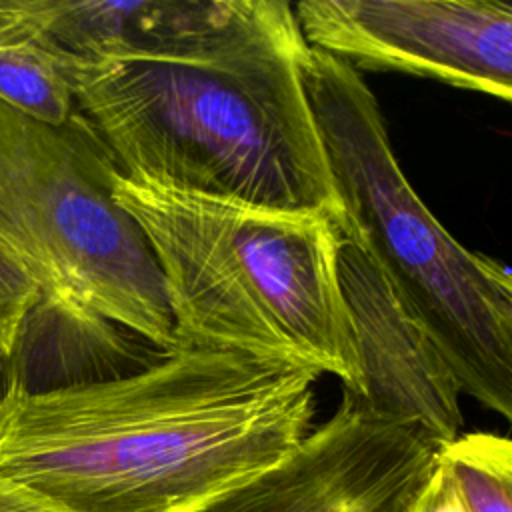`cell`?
Masks as SVG:
<instances>
[{
    "mask_svg": "<svg viewBox=\"0 0 512 512\" xmlns=\"http://www.w3.org/2000/svg\"><path fill=\"white\" fill-rule=\"evenodd\" d=\"M308 52L288 2L186 0L146 40L72 64L74 112L124 178L324 214L342 230Z\"/></svg>",
    "mask_w": 512,
    "mask_h": 512,
    "instance_id": "obj_1",
    "label": "cell"
},
{
    "mask_svg": "<svg viewBox=\"0 0 512 512\" xmlns=\"http://www.w3.org/2000/svg\"><path fill=\"white\" fill-rule=\"evenodd\" d=\"M312 368L178 344L132 374L0 394V478L60 512H210L310 432Z\"/></svg>",
    "mask_w": 512,
    "mask_h": 512,
    "instance_id": "obj_2",
    "label": "cell"
},
{
    "mask_svg": "<svg viewBox=\"0 0 512 512\" xmlns=\"http://www.w3.org/2000/svg\"><path fill=\"white\" fill-rule=\"evenodd\" d=\"M112 186L156 256L178 344L288 360L360 394V358L340 282L342 230L334 220L118 172Z\"/></svg>",
    "mask_w": 512,
    "mask_h": 512,
    "instance_id": "obj_3",
    "label": "cell"
},
{
    "mask_svg": "<svg viewBox=\"0 0 512 512\" xmlns=\"http://www.w3.org/2000/svg\"><path fill=\"white\" fill-rule=\"evenodd\" d=\"M304 84L344 210L342 232L378 264L442 354L460 392L510 420V270L466 250L420 200L358 70L310 48Z\"/></svg>",
    "mask_w": 512,
    "mask_h": 512,
    "instance_id": "obj_4",
    "label": "cell"
},
{
    "mask_svg": "<svg viewBox=\"0 0 512 512\" xmlns=\"http://www.w3.org/2000/svg\"><path fill=\"white\" fill-rule=\"evenodd\" d=\"M114 166L74 112L36 122L0 100V240L58 316L90 330L120 326L168 352L178 346L156 256L114 198Z\"/></svg>",
    "mask_w": 512,
    "mask_h": 512,
    "instance_id": "obj_5",
    "label": "cell"
},
{
    "mask_svg": "<svg viewBox=\"0 0 512 512\" xmlns=\"http://www.w3.org/2000/svg\"><path fill=\"white\" fill-rule=\"evenodd\" d=\"M306 44L354 70H392L512 96V4L500 0H302Z\"/></svg>",
    "mask_w": 512,
    "mask_h": 512,
    "instance_id": "obj_6",
    "label": "cell"
},
{
    "mask_svg": "<svg viewBox=\"0 0 512 512\" xmlns=\"http://www.w3.org/2000/svg\"><path fill=\"white\" fill-rule=\"evenodd\" d=\"M440 444L342 390L340 406L282 460L210 512H416Z\"/></svg>",
    "mask_w": 512,
    "mask_h": 512,
    "instance_id": "obj_7",
    "label": "cell"
},
{
    "mask_svg": "<svg viewBox=\"0 0 512 512\" xmlns=\"http://www.w3.org/2000/svg\"><path fill=\"white\" fill-rule=\"evenodd\" d=\"M340 282L362 370L356 396L372 412L422 428L440 446L460 434V388L370 254L342 232Z\"/></svg>",
    "mask_w": 512,
    "mask_h": 512,
    "instance_id": "obj_8",
    "label": "cell"
},
{
    "mask_svg": "<svg viewBox=\"0 0 512 512\" xmlns=\"http://www.w3.org/2000/svg\"><path fill=\"white\" fill-rule=\"evenodd\" d=\"M186 0H0L60 56L88 62L146 40L180 14Z\"/></svg>",
    "mask_w": 512,
    "mask_h": 512,
    "instance_id": "obj_9",
    "label": "cell"
},
{
    "mask_svg": "<svg viewBox=\"0 0 512 512\" xmlns=\"http://www.w3.org/2000/svg\"><path fill=\"white\" fill-rule=\"evenodd\" d=\"M70 60L26 24L0 12V100L24 116L62 126L74 114Z\"/></svg>",
    "mask_w": 512,
    "mask_h": 512,
    "instance_id": "obj_10",
    "label": "cell"
},
{
    "mask_svg": "<svg viewBox=\"0 0 512 512\" xmlns=\"http://www.w3.org/2000/svg\"><path fill=\"white\" fill-rule=\"evenodd\" d=\"M438 462L466 512H512V442L490 432L458 434Z\"/></svg>",
    "mask_w": 512,
    "mask_h": 512,
    "instance_id": "obj_11",
    "label": "cell"
},
{
    "mask_svg": "<svg viewBox=\"0 0 512 512\" xmlns=\"http://www.w3.org/2000/svg\"><path fill=\"white\" fill-rule=\"evenodd\" d=\"M40 286L22 260L0 240V360L18 348L28 318L40 306Z\"/></svg>",
    "mask_w": 512,
    "mask_h": 512,
    "instance_id": "obj_12",
    "label": "cell"
},
{
    "mask_svg": "<svg viewBox=\"0 0 512 512\" xmlns=\"http://www.w3.org/2000/svg\"><path fill=\"white\" fill-rule=\"evenodd\" d=\"M0 512H60L30 492L0 478Z\"/></svg>",
    "mask_w": 512,
    "mask_h": 512,
    "instance_id": "obj_13",
    "label": "cell"
},
{
    "mask_svg": "<svg viewBox=\"0 0 512 512\" xmlns=\"http://www.w3.org/2000/svg\"><path fill=\"white\" fill-rule=\"evenodd\" d=\"M438 512H464V510H458V508H446V510H438Z\"/></svg>",
    "mask_w": 512,
    "mask_h": 512,
    "instance_id": "obj_14",
    "label": "cell"
}]
</instances>
